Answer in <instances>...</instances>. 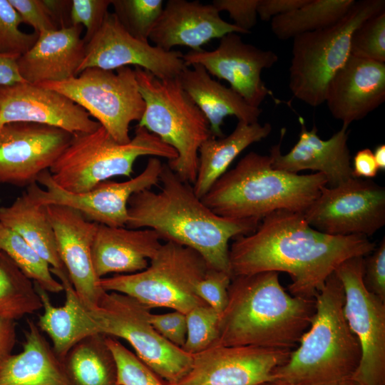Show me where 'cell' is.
<instances>
[{
    "mask_svg": "<svg viewBox=\"0 0 385 385\" xmlns=\"http://www.w3.org/2000/svg\"><path fill=\"white\" fill-rule=\"evenodd\" d=\"M106 339L92 334L69 350L61 360L68 385H118L115 361Z\"/></svg>",
    "mask_w": 385,
    "mask_h": 385,
    "instance_id": "obj_31",
    "label": "cell"
},
{
    "mask_svg": "<svg viewBox=\"0 0 385 385\" xmlns=\"http://www.w3.org/2000/svg\"><path fill=\"white\" fill-rule=\"evenodd\" d=\"M230 33L247 34L244 30L223 20L212 4L200 1L169 0L152 30L149 40L167 51L177 46L193 51L213 38Z\"/></svg>",
    "mask_w": 385,
    "mask_h": 385,
    "instance_id": "obj_23",
    "label": "cell"
},
{
    "mask_svg": "<svg viewBox=\"0 0 385 385\" xmlns=\"http://www.w3.org/2000/svg\"><path fill=\"white\" fill-rule=\"evenodd\" d=\"M122 26L133 37L148 41L164 7L163 0H111Z\"/></svg>",
    "mask_w": 385,
    "mask_h": 385,
    "instance_id": "obj_35",
    "label": "cell"
},
{
    "mask_svg": "<svg viewBox=\"0 0 385 385\" xmlns=\"http://www.w3.org/2000/svg\"><path fill=\"white\" fill-rule=\"evenodd\" d=\"M16 343L14 321L0 317V364L11 354Z\"/></svg>",
    "mask_w": 385,
    "mask_h": 385,
    "instance_id": "obj_48",
    "label": "cell"
},
{
    "mask_svg": "<svg viewBox=\"0 0 385 385\" xmlns=\"http://www.w3.org/2000/svg\"><path fill=\"white\" fill-rule=\"evenodd\" d=\"M260 0H214L212 4L219 12L227 11L234 24L247 34L256 25Z\"/></svg>",
    "mask_w": 385,
    "mask_h": 385,
    "instance_id": "obj_45",
    "label": "cell"
},
{
    "mask_svg": "<svg viewBox=\"0 0 385 385\" xmlns=\"http://www.w3.org/2000/svg\"><path fill=\"white\" fill-rule=\"evenodd\" d=\"M178 78L207 120L212 136L224 137L221 127L227 116L233 115L247 123L258 122L262 110L250 106L230 87L214 80L202 66H187Z\"/></svg>",
    "mask_w": 385,
    "mask_h": 385,
    "instance_id": "obj_27",
    "label": "cell"
},
{
    "mask_svg": "<svg viewBox=\"0 0 385 385\" xmlns=\"http://www.w3.org/2000/svg\"><path fill=\"white\" fill-rule=\"evenodd\" d=\"M41 308L34 282L0 251V317L15 321Z\"/></svg>",
    "mask_w": 385,
    "mask_h": 385,
    "instance_id": "obj_33",
    "label": "cell"
},
{
    "mask_svg": "<svg viewBox=\"0 0 385 385\" xmlns=\"http://www.w3.org/2000/svg\"><path fill=\"white\" fill-rule=\"evenodd\" d=\"M183 58L186 66L199 64L210 76L226 81L253 107L260 108L267 96L275 103L282 102L274 97L261 77L263 69L272 67L278 61V56L271 50L244 42L237 33L220 38L215 50H191L183 54Z\"/></svg>",
    "mask_w": 385,
    "mask_h": 385,
    "instance_id": "obj_15",
    "label": "cell"
},
{
    "mask_svg": "<svg viewBox=\"0 0 385 385\" xmlns=\"http://www.w3.org/2000/svg\"><path fill=\"white\" fill-rule=\"evenodd\" d=\"M56 91L75 102L119 143L130 140V124L139 121L145 108L134 69L88 68L59 82L36 84Z\"/></svg>",
    "mask_w": 385,
    "mask_h": 385,
    "instance_id": "obj_11",
    "label": "cell"
},
{
    "mask_svg": "<svg viewBox=\"0 0 385 385\" xmlns=\"http://www.w3.org/2000/svg\"><path fill=\"white\" fill-rule=\"evenodd\" d=\"M19 57L0 54V86L25 82L18 71L16 61Z\"/></svg>",
    "mask_w": 385,
    "mask_h": 385,
    "instance_id": "obj_49",
    "label": "cell"
},
{
    "mask_svg": "<svg viewBox=\"0 0 385 385\" xmlns=\"http://www.w3.org/2000/svg\"><path fill=\"white\" fill-rule=\"evenodd\" d=\"M350 55L385 63V11L367 19L354 31Z\"/></svg>",
    "mask_w": 385,
    "mask_h": 385,
    "instance_id": "obj_38",
    "label": "cell"
},
{
    "mask_svg": "<svg viewBox=\"0 0 385 385\" xmlns=\"http://www.w3.org/2000/svg\"><path fill=\"white\" fill-rule=\"evenodd\" d=\"M271 131L269 123L238 121L227 136H211L204 141L199 148L197 176L192 185L196 195L201 199L245 149L267 138Z\"/></svg>",
    "mask_w": 385,
    "mask_h": 385,
    "instance_id": "obj_29",
    "label": "cell"
},
{
    "mask_svg": "<svg viewBox=\"0 0 385 385\" xmlns=\"http://www.w3.org/2000/svg\"><path fill=\"white\" fill-rule=\"evenodd\" d=\"M0 251L4 252L34 283L51 293L63 291L48 263L18 233L0 223Z\"/></svg>",
    "mask_w": 385,
    "mask_h": 385,
    "instance_id": "obj_34",
    "label": "cell"
},
{
    "mask_svg": "<svg viewBox=\"0 0 385 385\" xmlns=\"http://www.w3.org/2000/svg\"><path fill=\"white\" fill-rule=\"evenodd\" d=\"M299 120V140L287 154H282L280 150L285 128L282 130L280 142L272 147L270 155L272 167L292 173L314 170L326 178L327 187H336L352 178L348 127L342 125L330 138L323 140L318 136L314 124L309 130L302 117Z\"/></svg>",
    "mask_w": 385,
    "mask_h": 385,
    "instance_id": "obj_21",
    "label": "cell"
},
{
    "mask_svg": "<svg viewBox=\"0 0 385 385\" xmlns=\"http://www.w3.org/2000/svg\"><path fill=\"white\" fill-rule=\"evenodd\" d=\"M9 1L19 14L22 23L31 26L38 34L59 29L44 0Z\"/></svg>",
    "mask_w": 385,
    "mask_h": 385,
    "instance_id": "obj_42",
    "label": "cell"
},
{
    "mask_svg": "<svg viewBox=\"0 0 385 385\" xmlns=\"http://www.w3.org/2000/svg\"><path fill=\"white\" fill-rule=\"evenodd\" d=\"M363 281L366 288L385 301V238L364 257Z\"/></svg>",
    "mask_w": 385,
    "mask_h": 385,
    "instance_id": "obj_43",
    "label": "cell"
},
{
    "mask_svg": "<svg viewBox=\"0 0 385 385\" xmlns=\"http://www.w3.org/2000/svg\"><path fill=\"white\" fill-rule=\"evenodd\" d=\"M260 385H307L301 383L293 382L290 381L274 379L266 382H264Z\"/></svg>",
    "mask_w": 385,
    "mask_h": 385,
    "instance_id": "obj_51",
    "label": "cell"
},
{
    "mask_svg": "<svg viewBox=\"0 0 385 385\" xmlns=\"http://www.w3.org/2000/svg\"><path fill=\"white\" fill-rule=\"evenodd\" d=\"M339 385H364V384L351 378L342 382Z\"/></svg>",
    "mask_w": 385,
    "mask_h": 385,
    "instance_id": "obj_52",
    "label": "cell"
},
{
    "mask_svg": "<svg viewBox=\"0 0 385 385\" xmlns=\"http://www.w3.org/2000/svg\"><path fill=\"white\" fill-rule=\"evenodd\" d=\"M315 310V299L288 294L277 272L234 276L215 344L293 350Z\"/></svg>",
    "mask_w": 385,
    "mask_h": 385,
    "instance_id": "obj_3",
    "label": "cell"
},
{
    "mask_svg": "<svg viewBox=\"0 0 385 385\" xmlns=\"http://www.w3.org/2000/svg\"><path fill=\"white\" fill-rule=\"evenodd\" d=\"M179 51H165L130 35L108 12L98 31L86 43L78 74L88 68L115 70L134 66L160 79L175 78L187 67Z\"/></svg>",
    "mask_w": 385,
    "mask_h": 385,
    "instance_id": "obj_16",
    "label": "cell"
},
{
    "mask_svg": "<svg viewBox=\"0 0 385 385\" xmlns=\"http://www.w3.org/2000/svg\"><path fill=\"white\" fill-rule=\"evenodd\" d=\"M72 134L46 125L12 122L0 126V184L28 187L49 170Z\"/></svg>",
    "mask_w": 385,
    "mask_h": 385,
    "instance_id": "obj_17",
    "label": "cell"
},
{
    "mask_svg": "<svg viewBox=\"0 0 385 385\" xmlns=\"http://www.w3.org/2000/svg\"><path fill=\"white\" fill-rule=\"evenodd\" d=\"M106 340L115 361L118 385H168L116 338Z\"/></svg>",
    "mask_w": 385,
    "mask_h": 385,
    "instance_id": "obj_37",
    "label": "cell"
},
{
    "mask_svg": "<svg viewBox=\"0 0 385 385\" xmlns=\"http://www.w3.org/2000/svg\"><path fill=\"white\" fill-rule=\"evenodd\" d=\"M163 165L158 158L150 157L143 170L135 177L123 182L106 180L81 193L61 188L47 170L38 176L36 183L27 187L26 191L41 205L68 206L78 210L89 221L110 227H125L130 197L157 185Z\"/></svg>",
    "mask_w": 385,
    "mask_h": 385,
    "instance_id": "obj_14",
    "label": "cell"
},
{
    "mask_svg": "<svg viewBox=\"0 0 385 385\" xmlns=\"http://www.w3.org/2000/svg\"><path fill=\"white\" fill-rule=\"evenodd\" d=\"M88 312L98 334L128 342L135 355L168 385H175L189 371L192 355L163 337L150 323V309L133 297L105 292Z\"/></svg>",
    "mask_w": 385,
    "mask_h": 385,
    "instance_id": "obj_10",
    "label": "cell"
},
{
    "mask_svg": "<svg viewBox=\"0 0 385 385\" xmlns=\"http://www.w3.org/2000/svg\"><path fill=\"white\" fill-rule=\"evenodd\" d=\"M364 257L346 260L335 270L344 289V314L361 349L351 377L364 385H385V301L363 281Z\"/></svg>",
    "mask_w": 385,
    "mask_h": 385,
    "instance_id": "obj_12",
    "label": "cell"
},
{
    "mask_svg": "<svg viewBox=\"0 0 385 385\" xmlns=\"http://www.w3.org/2000/svg\"><path fill=\"white\" fill-rule=\"evenodd\" d=\"M159 191L144 190L133 194L128 204L126 227L148 228L161 240L198 252L208 268L232 276L229 242L254 232L260 222L220 217L207 207L191 184L181 180L163 163Z\"/></svg>",
    "mask_w": 385,
    "mask_h": 385,
    "instance_id": "obj_2",
    "label": "cell"
},
{
    "mask_svg": "<svg viewBox=\"0 0 385 385\" xmlns=\"http://www.w3.org/2000/svg\"><path fill=\"white\" fill-rule=\"evenodd\" d=\"M303 215L312 227L327 235L369 237L385 225V188L355 178L324 186Z\"/></svg>",
    "mask_w": 385,
    "mask_h": 385,
    "instance_id": "obj_13",
    "label": "cell"
},
{
    "mask_svg": "<svg viewBox=\"0 0 385 385\" xmlns=\"http://www.w3.org/2000/svg\"><path fill=\"white\" fill-rule=\"evenodd\" d=\"M187 334L182 349L193 355L212 345L218 339L220 314L207 304L189 311L186 314Z\"/></svg>",
    "mask_w": 385,
    "mask_h": 385,
    "instance_id": "obj_36",
    "label": "cell"
},
{
    "mask_svg": "<svg viewBox=\"0 0 385 385\" xmlns=\"http://www.w3.org/2000/svg\"><path fill=\"white\" fill-rule=\"evenodd\" d=\"M309 0H260L257 14L264 21L293 11L306 4Z\"/></svg>",
    "mask_w": 385,
    "mask_h": 385,
    "instance_id": "obj_46",
    "label": "cell"
},
{
    "mask_svg": "<svg viewBox=\"0 0 385 385\" xmlns=\"http://www.w3.org/2000/svg\"><path fill=\"white\" fill-rule=\"evenodd\" d=\"M272 163L270 155L247 153L213 183L202 201L220 217L260 222L280 210L303 213L327 185L319 173L298 175Z\"/></svg>",
    "mask_w": 385,
    "mask_h": 385,
    "instance_id": "obj_4",
    "label": "cell"
},
{
    "mask_svg": "<svg viewBox=\"0 0 385 385\" xmlns=\"http://www.w3.org/2000/svg\"><path fill=\"white\" fill-rule=\"evenodd\" d=\"M142 156L165 158L169 161L177 158V153L143 127L137 125L134 137L122 144L101 125L92 132L72 135L48 170L61 188L81 193L113 177H130L135 160Z\"/></svg>",
    "mask_w": 385,
    "mask_h": 385,
    "instance_id": "obj_6",
    "label": "cell"
},
{
    "mask_svg": "<svg viewBox=\"0 0 385 385\" xmlns=\"http://www.w3.org/2000/svg\"><path fill=\"white\" fill-rule=\"evenodd\" d=\"M150 321L155 330L171 344L183 347L187 334L186 315L173 310L165 314H150Z\"/></svg>",
    "mask_w": 385,
    "mask_h": 385,
    "instance_id": "obj_44",
    "label": "cell"
},
{
    "mask_svg": "<svg viewBox=\"0 0 385 385\" xmlns=\"http://www.w3.org/2000/svg\"><path fill=\"white\" fill-rule=\"evenodd\" d=\"M292 351L215 344L192 355L189 371L175 385H260L272 379Z\"/></svg>",
    "mask_w": 385,
    "mask_h": 385,
    "instance_id": "obj_18",
    "label": "cell"
},
{
    "mask_svg": "<svg viewBox=\"0 0 385 385\" xmlns=\"http://www.w3.org/2000/svg\"><path fill=\"white\" fill-rule=\"evenodd\" d=\"M134 70L145 104L137 125L175 150L177 158L168 165L181 180L193 185L199 148L212 136L207 120L183 90L178 77L160 79L143 68Z\"/></svg>",
    "mask_w": 385,
    "mask_h": 385,
    "instance_id": "obj_7",
    "label": "cell"
},
{
    "mask_svg": "<svg viewBox=\"0 0 385 385\" xmlns=\"http://www.w3.org/2000/svg\"><path fill=\"white\" fill-rule=\"evenodd\" d=\"M0 223L21 236L51 268L66 270L58 255L47 207L27 191L11 205L0 207Z\"/></svg>",
    "mask_w": 385,
    "mask_h": 385,
    "instance_id": "obj_30",
    "label": "cell"
},
{
    "mask_svg": "<svg viewBox=\"0 0 385 385\" xmlns=\"http://www.w3.org/2000/svg\"><path fill=\"white\" fill-rule=\"evenodd\" d=\"M111 0H72L69 13L71 26H83V38L87 43L101 27Z\"/></svg>",
    "mask_w": 385,
    "mask_h": 385,
    "instance_id": "obj_40",
    "label": "cell"
},
{
    "mask_svg": "<svg viewBox=\"0 0 385 385\" xmlns=\"http://www.w3.org/2000/svg\"><path fill=\"white\" fill-rule=\"evenodd\" d=\"M310 326L272 379L307 385H339L358 369L361 349L344 314L343 286L335 272L315 297Z\"/></svg>",
    "mask_w": 385,
    "mask_h": 385,
    "instance_id": "obj_5",
    "label": "cell"
},
{
    "mask_svg": "<svg viewBox=\"0 0 385 385\" xmlns=\"http://www.w3.org/2000/svg\"><path fill=\"white\" fill-rule=\"evenodd\" d=\"M374 158L379 170H385V145L376 146L373 152Z\"/></svg>",
    "mask_w": 385,
    "mask_h": 385,
    "instance_id": "obj_50",
    "label": "cell"
},
{
    "mask_svg": "<svg viewBox=\"0 0 385 385\" xmlns=\"http://www.w3.org/2000/svg\"><path fill=\"white\" fill-rule=\"evenodd\" d=\"M27 324L22 351L0 364V385H68L61 360L37 324Z\"/></svg>",
    "mask_w": 385,
    "mask_h": 385,
    "instance_id": "obj_28",
    "label": "cell"
},
{
    "mask_svg": "<svg viewBox=\"0 0 385 385\" xmlns=\"http://www.w3.org/2000/svg\"><path fill=\"white\" fill-rule=\"evenodd\" d=\"M376 244L361 235L334 236L312 227L303 213L287 210L264 217L250 234L234 238L229 257L232 277L286 272L292 295L315 299L346 260L365 257Z\"/></svg>",
    "mask_w": 385,
    "mask_h": 385,
    "instance_id": "obj_1",
    "label": "cell"
},
{
    "mask_svg": "<svg viewBox=\"0 0 385 385\" xmlns=\"http://www.w3.org/2000/svg\"><path fill=\"white\" fill-rule=\"evenodd\" d=\"M151 229H131L98 224L92 245V262L101 279L111 273L132 274L145 270L162 245Z\"/></svg>",
    "mask_w": 385,
    "mask_h": 385,
    "instance_id": "obj_25",
    "label": "cell"
},
{
    "mask_svg": "<svg viewBox=\"0 0 385 385\" xmlns=\"http://www.w3.org/2000/svg\"><path fill=\"white\" fill-rule=\"evenodd\" d=\"M354 0H309L300 8L271 19V29L279 40L319 30L337 22Z\"/></svg>",
    "mask_w": 385,
    "mask_h": 385,
    "instance_id": "obj_32",
    "label": "cell"
},
{
    "mask_svg": "<svg viewBox=\"0 0 385 385\" xmlns=\"http://www.w3.org/2000/svg\"><path fill=\"white\" fill-rule=\"evenodd\" d=\"M232 276L225 272L208 268L195 287L197 295L220 314L228 298V288Z\"/></svg>",
    "mask_w": 385,
    "mask_h": 385,
    "instance_id": "obj_41",
    "label": "cell"
},
{
    "mask_svg": "<svg viewBox=\"0 0 385 385\" xmlns=\"http://www.w3.org/2000/svg\"><path fill=\"white\" fill-rule=\"evenodd\" d=\"M50 270L63 285L65 302L63 306H54L48 292L34 282L43 309L37 326L49 337L53 351L62 360L81 340L98 333L88 310L73 287L66 270L51 267Z\"/></svg>",
    "mask_w": 385,
    "mask_h": 385,
    "instance_id": "obj_26",
    "label": "cell"
},
{
    "mask_svg": "<svg viewBox=\"0 0 385 385\" xmlns=\"http://www.w3.org/2000/svg\"><path fill=\"white\" fill-rule=\"evenodd\" d=\"M352 177L355 178H372L379 171L373 152L369 148L357 151L353 160Z\"/></svg>",
    "mask_w": 385,
    "mask_h": 385,
    "instance_id": "obj_47",
    "label": "cell"
},
{
    "mask_svg": "<svg viewBox=\"0 0 385 385\" xmlns=\"http://www.w3.org/2000/svg\"><path fill=\"white\" fill-rule=\"evenodd\" d=\"M12 122L46 125L72 135L92 132L101 126L67 96L26 82L0 86V126Z\"/></svg>",
    "mask_w": 385,
    "mask_h": 385,
    "instance_id": "obj_19",
    "label": "cell"
},
{
    "mask_svg": "<svg viewBox=\"0 0 385 385\" xmlns=\"http://www.w3.org/2000/svg\"><path fill=\"white\" fill-rule=\"evenodd\" d=\"M60 259L83 305L94 309L106 292L99 285L92 262V245L98 223L77 210L61 205L46 206Z\"/></svg>",
    "mask_w": 385,
    "mask_h": 385,
    "instance_id": "obj_20",
    "label": "cell"
},
{
    "mask_svg": "<svg viewBox=\"0 0 385 385\" xmlns=\"http://www.w3.org/2000/svg\"><path fill=\"white\" fill-rule=\"evenodd\" d=\"M82 29L71 26L40 33L31 48L17 58L22 79L36 85L78 76L86 49Z\"/></svg>",
    "mask_w": 385,
    "mask_h": 385,
    "instance_id": "obj_24",
    "label": "cell"
},
{
    "mask_svg": "<svg viewBox=\"0 0 385 385\" xmlns=\"http://www.w3.org/2000/svg\"><path fill=\"white\" fill-rule=\"evenodd\" d=\"M207 269L194 250L165 242L145 270L101 278L99 285L106 292L130 296L150 309L165 307L186 314L206 304L197 295L195 287Z\"/></svg>",
    "mask_w": 385,
    "mask_h": 385,
    "instance_id": "obj_9",
    "label": "cell"
},
{
    "mask_svg": "<svg viewBox=\"0 0 385 385\" xmlns=\"http://www.w3.org/2000/svg\"><path fill=\"white\" fill-rule=\"evenodd\" d=\"M384 11V0L355 1L334 24L295 36L289 68L293 96L312 107L324 103L330 80L350 56L352 34Z\"/></svg>",
    "mask_w": 385,
    "mask_h": 385,
    "instance_id": "obj_8",
    "label": "cell"
},
{
    "mask_svg": "<svg viewBox=\"0 0 385 385\" xmlns=\"http://www.w3.org/2000/svg\"><path fill=\"white\" fill-rule=\"evenodd\" d=\"M385 101V63L349 56L330 80L325 102L342 125L349 127Z\"/></svg>",
    "mask_w": 385,
    "mask_h": 385,
    "instance_id": "obj_22",
    "label": "cell"
},
{
    "mask_svg": "<svg viewBox=\"0 0 385 385\" xmlns=\"http://www.w3.org/2000/svg\"><path fill=\"white\" fill-rule=\"evenodd\" d=\"M21 17L9 0H0V54L20 56L36 41L38 34L19 29Z\"/></svg>",
    "mask_w": 385,
    "mask_h": 385,
    "instance_id": "obj_39",
    "label": "cell"
}]
</instances>
